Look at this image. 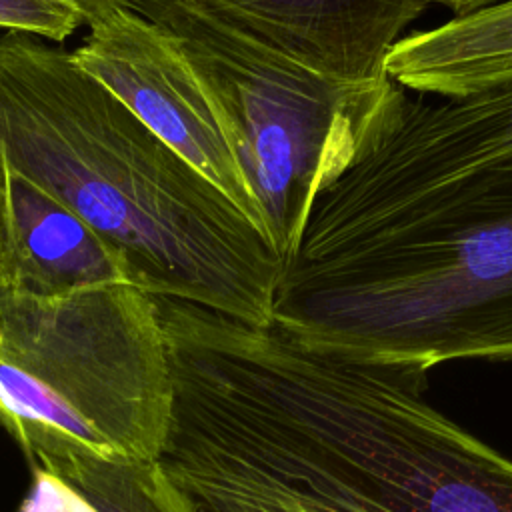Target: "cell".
I'll list each match as a JSON object with an SVG mask.
<instances>
[{
  "instance_id": "6da1fadb",
  "label": "cell",
  "mask_w": 512,
  "mask_h": 512,
  "mask_svg": "<svg viewBox=\"0 0 512 512\" xmlns=\"http://www.w3.org/2000/svg\"><path fill=\"white\" fill-rule=\"evenodd\" d=\"M426 384L216 316L176 368L162 460L198 504L236 512H512V460Z\"/></svg>"
},
{
  "instance_id": "7a4b0ae2",
  "label": "cell",
  "mask_w": 512,
  "mask_h": 512,
  "mask_svg": "<svg viewBox=\"0 0 512 512\" xmlns=\"http://www.w3.org/2000/svg\"><path fill=\"white\" fill-rule=\"evenodd\" d=\"M0 166L120 248L146 294L272 324V244L72 52L22 32H0Z\"/></svg>"
},
{
  "instance_id": "3957f363",
  "label": "cell",
  "mask_w": 512,
  "mask_h": 512,
  "mask_svg": "<svg viewBox=\"0 0 512 512\" xmlns=\"http://www.w3.org/2000/svg\"><path fill=\"white\" fill-rule=\"evenodd\" d=\"M354 362L428 374L512 362V156L284 262L272 324Z\"/></svg>"
},
{
  "instance_id": "277c9868",
  "label": "cell",
  "mask_w": 512,
  "mask_h": 512,
  "mask_svg": "<svg viewBox=\"0 0 512 512\" xmlns=\"http://www.w3.org/2000/svg\"><path fill=\"white\" fill-rule=\"evenodd\" d=\"M172 396L154 296L132 284L0 290V424L30 466L70 454L160 460Z\"/></svg>"
},
{
  "instance_id": "5b68a950",
  "label": "cell",
  "mask_w": 512,
  "mask_h": 512,
  "mask_svg": "<svg viewBox=\"0 0 512 512\" xmlns=\"http://www.w3.org/2000/svg\"><path fill=\"white\" fill-rule=\"evenodd\" d=\"M122 2L172 38L232 126L286 262L318 196L378 140L400 86L332 82L180 0Z\"/></svg>"
},
{
  "instance_id": "8992f818",
  "label": "cell",
  "mask_w": 512,
  "mask_h": 512,
  "mask_svg": "<svg viewBox=\"0 0 512 512\" xmlns=\"http://www.w3.org/2000/svg\"><path fill=\"white\" fill-rule=\"evenodd\" d=\"M512 156V84L426 102L400 86L378 140L318 196L302 240L360 232L432 190Z\"/></svg>"
},
{
  "instance_id": "52a82bcc",
  "label": "cell",
  "mask_w": 512,
  "mask_h": 512,
  "mask_svg": "<svg viewBox=\"0 0 512 512\" xmlns=\"http://www.w3.org/2000/svg\"><path fill=\"white\" fill-rule=\"evenodd\" d=\"M72 60L220 190L272 244L240 142L172 38L122 0L88 20ZM274 248V246H272Z\"/></svg>"
},
{
  "instance_id": "ba28073f",
  "label": "cell",
  "mask_w": 512,
  "mask_h": 512,
  "mask_svg": "<svg viewBox=\"0 0 512 512\" xmlns=\"http://www.w3.org/2000/svg\"><path fill=\"white\" fill-rule=\"evenodd\" d=\"M350 86L388 78L386 58L432 0H180Z\"/></svg>"
},
{
  "instance_id": "9c48e42d",
  "label": "cell",
  "mask_w": 512,
  "mask_h": 512,
  "mask_svg": "<svg viewBox=\"0 0 512 512\" xmlns=\"http://www.w3.org/2000/svg\"><path fill=\"white\" fill-rule=\"evenodd\" d=\"M6 174V232L0 290L60 296L132 284L126 254L66 204L26 178Z\"/></svg>"
},
{
  "instance_id": "30bf717a",
  "label": "cell",
  "mask_w": 512,
  "mask_h": 512,
  "mask_svg": "<svg viewBox=\"0 0 512 512\" xmlns=\"http://www.w3.org/2000/svg\"><path fill=\"white\" fill-rule=\"evenodd\" d=\"M386 74L404 90L466 98L512 84V0L402 36Z\"/></svg>"
},
{
  "instance_id": "8fae6325",
  "label": "cell",
  "mask_w": 512,
  "mask_h": 512,
  "mask_svg": "<svg viewBox=\"0 0 512 512\" xmlns=\"http://www.w3.org/2000/svg\"><path fill=\"white\" fill-rule=\"evenodd\" d=\"M30 468L20 512H200L160 460L70 454Z\"/></svg>"
},
{
  "instance_id": "7c38bea8",
  "label": "cell",
  "mask_w": 512,
  "mask_h": 512,
  "mask_svg": "<svg viewBox=\"0 0 512 512\" xmlns=\"http://www.w3.org/2000/svg\"><path fill=\"white\" fill-rule=\"evenodd\" d=\"M82 24L84 14L68 0H0V32L64 42Z\"/></svg>"
},
{
  "instance_id": "4fadbf2b",
  "label": "cell",
  "mask_w": 512,
  "mask_h": 512,
  "mask_svg": "<svg viewBox=\"0 0 512 512\" xmlns=\"http://www.w3.org/2000/svg\"><path fill=\"white\" fill-rule=\"evenodd\" d=\"M432 2L450 8L454 12V16H456V14H466V12H474V10L492 6V4H496L500 0H432Z\"/></svg>"
},
{
  "instance_id": "5bb4252c",
  "label": "cell",
  "mask_w": 512,
  "mask_h": 512,
  "mask_svg": "<svg viewBox=\"0 0 512 512\" xmlns=\"http://www.w3.org/2000/svg\"><path fill=\"white\" fill-rule=\"evenodd\" d=\"M4 232H6V174L0 166V254L4 248Z\"/></svg>"
},
{
  "instance_id": "9a60e30c",
  "label": "cell",
  "mask_w": 512,
  "mask_h": 512,
  "mask_svg": "<svg viewBox=\"0 0 512 512\" xmlns=\"http://www.w3.org/2000/svg\"><path fill=\"white\" fill-rule=\"evenodd\" d=\"M68 2H72L84 14V20H88L94 12H98L110 0H68Z\"/></svg>"
},
{
  "instance_id": "2e32d148",
  "label": "cell",
  "mask_w": 512,
  "mask_h": 512,
  "mask_svg": "<svg viewBox=\"0 0 512 512\" xmlns=\"http://www.w3.org/2000/svg\"><path fill=\"white\" fill-rule=\"evenodd\" d=\"M198 506H200V512H236V510H230L224 506H212V504H198Z\"/></svg>"
}]
</instances>
